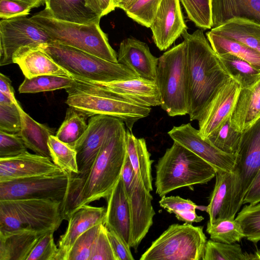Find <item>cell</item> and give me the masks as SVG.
I'll return each instance as SVG.
<instances>
[{
	"label": "cell",
	"instance_id": "8992f818",
	"mask_svg": "<svg viewBox=\"0 0 260 260\" xmlns=\"http://www.w3.org/2000/svg\"><path fill=\"white\" fill-rule=\"evenodd\" d=\"M30 18L52 41L118 62L117 54L110 46L100 23L85 24L59 20L45 9Z\"/></svg>",
	"mask_w": 260,
	"mask_h": 260
},
{
	"label": "cell",
	"instance_id": "f907efd6",
	"mask_svg": "<svg viewBox=\"0 0 260 260\" xmlns=\"http://www.w3.org/2000/svg\"><path fill=\"white\" fill-rule=\"evenodd\" d=\"M107 235L116 260L135 259L131 251L130 246L114 231L107 229Z\"/></svg>",
	"mask_w": 260,
	"mask_h": 260
},
{
	"label": "cell",
	"instance_id": "5b68a950",
	"mask_svg": "<svg viewBox=\"0 0 260 260\" xmlns=\"http://www.w3.org/2000/svg\"><path fill=\"white\" fill-rule=\"evenodd\" d=\"M39 47L75 79L108 82L138 78L121 63L105 60L57 42L52 41Z\"/></svg>",
	"mask_w": 260,
	"mask_h": 260
},
{
	"label": "cell",
	"instance_id": "d590c367",
	"mask_svg": "<svg viewBox=\"0 0 260 260\" xmlns=\"http://www.w3.org/2000/svg\"><path fill=\"white\" fill-rule=\"evenodd\" d=\"M202 260H252V253L243 252L238 244L207 240Z\"/></svg>",
	"mask_w": 260,
	"mask_h": 260
},
{
	"label": "cell",
	"instance_id": "277c9868",
	"mask_svg": "<svg viewBox=\"0 0 260 260\" xmlns=\"http://www.w3.org/2000/svg\"><path fill=\"white\" fill-rule=\"evenodd\" d=\"M74 79L72 86L66 89V103L88 117L95 115L112 116L122 121L132 131L134 124L150 113L151 107L123 100L93 82Z\"/></svg>",
	"mask_w": 260,
	"mask_h": 260
},
{
	"label": "cell",
	"instance_id": "4fadbf2b",
	"mask_svg": "<svg viewBox=\"0 0 260 260\" xmlns=\"http://www.w3.org/2000/svg\"><path fill=\"white\" fill-rule=\"evenodd\" d=\"M123 124L121 120L110 116L95 115L90 117L86 131L74 148L79 172L69 173L67 192L87 176L108 135Z\"/></svg>",
	"mask_w": 260,
	"mask_h": 260
},
{
	"label": "cell",
	"instance_id": "1f68e13d",
	"mask_svg": "<svg viewBox=\"0 0 260 260\" xmlns=\"http://www.w3.org/2000/svg\"><path fill=\"white\" fill-rule=\"evenodd\" d=\"M206 37L217 55L230 54L243 59L260 69V53L232 38L217 34L211 29Z\"/></svg>",
	"mask_w": 260,
	"mask_h": 260
},
{
	"label": "cell",
	"instance_id": "4dcf8cb0",
	"mask_svg": "<svg viewBox=\"0 0 260 260\" xmlns=\"http://www.w3.org/2000/svg\"><path fill=\"white\" fill-rule=\"evenodd\" d=\"M211 30L239 41L260 53V23L258 22L244 18H234Z\"/></svg>",
	"mask_w": 260,
	"mask_h": 260
},
{
	"label": "cell",
	"instance_id": "f1b7e54d",
	"mask_svg": "<svg viewBox=\"0 0 260 260\" xmlns=\"http://www.w3.org/2000/svg\"><path fill=\"white\" fill-rule=\"evenodd\" d=\"M126 152L134 171L145 188L153 190L151 165L153 160L144 138H138L132 131L126 129Z\"/></svg>",
	"mask_w": 260,
	"mask_h": 260
},
{
	"label": "cell",
	"instance_id": "7402d4cb",
	"mask_svg": "<svg viewBox=\"0 0 260 260\" xmlns=\"http://www.w3.org/2000/svg\"><path fill=\"white\" fill-rule=\"evenodd\" d=\"M106 200L105 225L114 231L131 247V213L121 176Z\"/></svg>",
	"mask_w": 260,
	"mask_h": 260
},
{
	"label": "cell",
	"instance_id": "484cf974",
	"mask_svg": "<svg viewBox=\"0 0 260 260\" xmlns=\"http://www.w3.org/2000/svg\"><path fill=\"white\" fill-rule=\"evenodd\" d=\"M260 118V79L241 88L231 117L233 127L242 133Z\"/></svg>",
	"mask_w": 260,
	"mask_h": 260
},
{
	"label": "cell",
	"instance_id": "4316f807",
	"mask_svg": "<svg viewBox=\"0 0 260 260\" xmlns=\"http://www.w3.org/2000/svg\"><path fill=\"white\" fill-rule=\"evenodd\" d=\"M238 17L260 23V0H212V28Z\"/></svg>",
	"mask_w": 260,
	"mask_h": 260
},
{
	"label": "cell",
	"instance_id": "db71d44e",
	"mask_svg": "<svg viewBox=\"0 0 260 260\" xmlns=\"http://www.w3.org/2000/svg\"><path fill=\"white\" fill-rule=\"evenodd\" d=\"M0 91L8 95L14 102L16 100L11 80L1 73H0Z\"/></svg>",
	"mask_w": 260,
	"mask_h": 260
},
{
	"label": "cell",
	"instance_id": "8d00e7d4",
	"mask_svg": "<svg viewBox=\"0 0 260 260\" xmlns=\"http://www.w3.org/2000/svg\"><path fill=\"white\" fill-rule=\"evenodd\" d=\"M48 145L52 161L62 170L71 174H78L76 152L55 136H50Z\"/></svg>",
	"mask_w": 260,
	"mask_h": 260
},
{
	"label": "cell",
	"instance_id": "d4e9b609",
	"mask_svg": "<svg viewBox=\"0 0 260 260\" xmlns=\"http://www.w3.org/2000/svg\"><path fill=\"white\" fill-rule=\"evenodd\" d=\"M47 232L26 229L0 231V260H26L37 242Z\"/></svg>",
	"mask_w": 260,
	"mask_h": 260
},
{
	"label": "cell",
	"instance_id": "680465c9",
	"mask_svg": "<svg viewBox=\"0 0 260 260\" xmlns=\"http://www.w3.org/2000/svg\"><path fill=\"white\" fill-rule=\"evenodd\" d=\"M14 102L8 95L0 91V104H10Z\"/></svg>",
	"mask_w": 260,
	"mask_h": 260
},
{
	"label": "cell",
	"instance_id": "c3c4849f",
	"mask_svg": "<svg viewBox=\"0 0 260 260\" xmlns=\"http://www.w3.org/2000/svg\"><path fill=\"white\" fill-rule=\"evenodd\" d=\"M32 8L27 4L15 0H0V17L8 19L26 16Z\"/></svg>",
	"mask_w": 260,
	"mask_h": 260
},
{
	"label": "cell",
	"instance_id": "7dc6e473",
	"mask_svg": "<svg viewBox=\"0 0 260 260\" xmlns=\"http://www.w3.org/2000/svg\"><path fill=\"white\" fill-rule=\"evenodd\" d=\"M89 260H116L104 223L93 244Z\"/></svg>",
	"mask_w": 260,
	"mask_h": 260
},
{
	"label": "cell",
	"instance_id": "d6986e66",
	"mask_svg": "<svg viewBox=\"0 0 260 260\" xmlns=\"http://www.w3.org/2000/svg\"><path fill=\"white\" fill-rule=\"evenodd\" d=\"M92 82L119 98L137 105L150 107L161 105L160 93L155 81L138 77L108 82Z\"/></svg>",
	"mask_w": 260,
	"mask_h": 260
},
{
	"label": "cell",
	"instance_id": "e575fe53",
	"mask_svg": "<svg viewBox=\"0 0 260 260\" xmlns=\"http://www.w3.org/2000/svg\"><path fill=\"white\" fill-rule=\"evenodd\" d=\"M75 79L66 76L43 75L31 78L25 77L18 91L21 93H38L67 89L72 86Z\"/></svg>",
	"mask_w": 260,
	"mask_h": 260
},
{
	"label": "cell",
	"instance_id": "9c48e42d",
	"mask_svg": "<svg viewBox=\"0 0 260 260\" xmlns=\"http://www.w3.org/2000/svg\"><path fill=\"white\" fill-rule=\"evenodd\" d=\"M207 241L203 226L173 224L152 242L140 260H202Z\"/></svg>",
	"mask_w": 260,
	"mask_h": 260
},
{
	"label": "cell",
	"instance_id": "9a60e30c",
	"mask_svg": "<svg viewBox=\"0 0 260 260\" xmlns=\"http://www.w3.org/2000/svg\"><path fill=\"white\" fill-rule=\"evenodd\" d=\"M168 134L174 142L205 160L216 171L232 172L236 155L222 152L208 140L202 138L199 130L194 128L190 123L173 126Z\"/></svg>",
	"mask_w": 260,
	"mask_h": 260
},
{
	"label": "cell",
	"instance_id": "7a4b0ae2",
	"mask_svg": "<svg viewBox=\"0 0 260 260\" xmlns=\"http://www.w3.org/2000/svg\"><path fill=\"white\" fill-rule=\"evenodd\" d=\"M185 45L188 114L198 120L219 89L230 76L212 48L202 29L182 34Z\"/></svg>",
	"mask_w": 260,
	"mask_h": 260
},
{
	"label": "cell",
	"instance_id": "ba28073f",
	"mask_svg": "<svg viewBox=\"0 0 260 260\" xmlns=\"http://www.w3.org/2000/svg\"><path fill=\"white\" fill-rule=\"evenodd\" d=\"M62 203L50 200L0 201V231L26 229L38 232L57 230L63 219Z\"/></svg>",
	"mask_w": 260,
	"mask_h": 260
},
{
	"label": "cell",
	"instance_id": "30bf717a",
	"mask_svg": "<svg viewBox=\"0 0 260 260\" xmlns=\"http://www.w3.org/2000/svg\"><path fill=\"white\" fill-rule=\"evenodd\" d=\"M232 172L230 218L234 219L244 196L260 169V118L242 133Z\"/></svg>",
	"mask_w": 260,
	"mask_h": 260
},
{
	"label": "cell",
	"instance_id": "52a82bcc",
	"mask_svg": "<svg viewBox=\"0 0 260 260\" xmlns=\"http://www.w3.org/2000/svg\"><path fill=\"white\" fill-rule=\"evenodd\" d=\"M155 83L161 108L171 117L188 114L186 53L184 42L158 58Z\"/></svg>",
	"mask_w": 260,
	"mask_h": 260
},
{
	"label": "cell",
	"instance_id": "44dd1931",
	"mask_svg": "<svg viewBox=\"0 0 260 260\" xmlns=\"http://www.w3.org/2000/svg\"><path fill=\"white\" fill-rule=\"evenodd\" d=\"M117 60L138 77L155 80L158 58L152 55L146 43L135 38L124 39L119 45Z\"/></svg>",
	"mask_w": 260,
	"mask_h": 260
},
{
	"label": "cell",
	"instance_id": "7bdbcfd3",
	"mask_svg": "<svg viewBox=\"0 0 260 260\" xmlns=\"http://www.w3.org/2000/svg\"><path fill=\"white\" fill-rule=\"evenodd\" d=\"M102 224L93 226L76 240L70 252L68 260H89L92 247L100 232Z\"/></svg>",
	"mask_w": 260,
	"mask_h": 260
},
{
	"label": "cell",
	"instance_id": "5bb4252c",
	"mask_svg": "<svg viewBox=\"0 0 260 260\" xmlns=\"http://www.w3.org/2000/svg\"><path fill=\"white\" fill-rule=\"evenodd\" d=\"M52 41L30 18L21 16L2 19L0 21V66L13 63L14 53L22 47H39Z\"/></svg>",
	"mask_w": 260,
	"mask_h": 260
},
{
	"label": "cell",
	"instance_id": "3957f363",
	"mask_svg": "<svg viewBox=\"0 0 260 260\" xmlns=\"http://www.w3.org/2000/svg\"><path fill=\"white\" fill-rule=\"evenodd\" d=\"M216 172L205 160L174 142L155 165L156 193L162 198L178 188L206 184Z\"/></svg>",
	"mask_w": 260,
	"mask_h": 260
},
{
	"label": "cell",
	"instance_id": "f35d334b",
	"mask_svg": "<svg viewBox=\"0 0 260 260\" xmlns=\"http://www.w3.org/2000/svg\"><path fill=\"white\" fill-rule=\"evenodd\" d=\"M242 133L232 125L231 117L211 134L207 139L213 146L226 153L235 154L237 152Z\"/></svg>",
	"mask_w": 260,
	"mask_h": 260
},
{
	"label": "cell",
	"instance_id": "2e32d148",
	"mask_svg": "<svg viewBox=\"0 0 260 260\" xmlns=\"http://www.w3.org/2000/svg\"><path fill=\"white\" fill-rule=\"evenodd\" d=\"M241 88L231 78L217 92L198 120L202 138L207 139L231 117Z\"/></svg>",
	"mask_w": 260,
	"mask_h": 260
},
{
	"label": "cell",
	"instance_id": "ac0fdd59",
	"mask_svg": "<svg viewBox=\"0 0 260 260\" xmlns=\"http://www.w3.org/2000/svg\"><path fill=\"white\" fill-rule=\"evenodd\" d=\"M64 171L51 158L27 151L16 156L0 158V182Z\"/></svg>",
	"mask_w": 260,
	"mask_h": 260
},
{
	"label": "cell",
	"instance_id": "e0dca14e",
	"mask_svg": "<svg viewBox=\"0 0 260 260\" xmlns=\"http://www.w3.org/2000/svg\"><path fill=\"white\" fill-rule=\"evenodd\" d=\"M152 39L160 50L168 49L187 30L179 0H161L150 27Z\"/></svg>",
	"mask_w": 260,
	"mask_h": 260
},
{
	"label": "cell",
	"instance_id": "7c38bea8",
	"mask_svg": "<svg viewBox=\"0 0 260 260\" xmlns=\"http://www.w3.org/2000/svg\"><path fill=\"white\" fill-rule=\"evenodd\" d=\"M121 177L131 213V247L136 251L153 224L155 214L152 204L153 197L136 175L127 154Z\"/></svg>",
	"mask_w": 260,
	"mask_h": 260
},
{
	"label": "cell",
	"instance_id": "6da1fadb",
	"mask_svg": "<svg viewBox=\"0 0 260 260\" xmlns=\"http://www.w3.org/2000/svg\"><path fill=\"white\" fill-rule=\"evenodd\" d=\"M125 124L111 131L106 137L87 176L68 191L62 204L63 220L81 206L107 199L121 176L127 152Z\"/></svg>",
	"mask_w": 260,
	"mask_h": 260
},
{
	"label": "cell",
	"instance_id": "f5cc1de1",
	"mask_svg": "<svg viewBox=\"0 0 260 260\" xmlns=\"http://www.w3.org/2000/svg\"><path fill=\"white\" fill-rule=\"evenodd\" d=\"M178 220L185 222V223L192 224L193 222H199L204 219L202 216L198 215L196 210H187L175 213Z\"/></svg>",
	"mask_w": 260,
	"mask_h": 260
},
{
	"label": "cell",
	"instance_id": "9f6ffc18",
	"mask_svg": "<svg viewBox=\"0 0 260 260\" xmlns=\"http://www.w3.org/2000/svg\"><path fill=\"white\" fill-rule=\"evenodd\" d=\"M27 4L32 8H36L45 3L46 0H15Z\"/></svg>",
	"mask_w": 260,
	"mask_h": 260
},
{
	"label": "cell",
	"instance_id": "74e56055",
	"mask_svg": "<svg viewBox=\"0 0 260 260\" xmlns=\"http://www.w3.org/2000/svg\"><path fill=\"white\" fill-rule=\"evenodd\" d=\"M206 232L211 240L224 243H236L245 238L240 224L235 219H224L212 224L207 222Z\"/></svg>",
	"mask_w": 260,
	"mask_h": 260
},
{
	"label": "cell",
	"instance_id": "11a10c76",
	"mask_svg": "<svg viewBox=\"0 0 260 260\" xmlns=\"http://www.w3.org/2000/svg\"><path fill=\"white\" fill-rule=\"evenodd\" d=\"M94 1L101 10L103 16L115 9L114 0H94Z\"/></svg>",
	"mask_w": 260,
	"mask_h": 260
},
{
	"label": "cell",
	"instance_id": "8fae6325",
	"mask_svg": "<svg viewBox=\"0 0 260 260\" xmlns=\"http://www.w3.org/2000/svg\"><path fill=\"white\" fill-rule=\"evenodd\" d=\"M69 180L70 174L65 171L59 174L2 182L0 201L50 200L63 203L68 190Z\"/></svg>",
	"mask_w": 260,
	"mask_h": 260
},
{
	"label": "cell",
	"instance_id": "6f0895ef",
	"mask_svg": "<svg viewBox=\"0 0 260 260\" xmlns=\"http://www.w3.org/2000/svg\"><path fill=\"white\" fill-rule=\"evenodd\" d=\"M137 0H122L115 5V8H120L124 11Z\"/></svg>",
	"mask_w": 260,
	"mask_h": 260
},
{
	"label": "cell",
	"instance_id": "d6a6232c",
	"mask_svg": "<svg viewBox=\"0 0 260 260\" xmlns=\"http://www.w3.org/2000/svg\"><path fill=\"white\" fill-rule=\"evenodd\" d=\"M217 56L231 78L242 88L250 86L260 79V69L247 61L228 53Z\"/></svg>",
	"mask_w": 260,
	"mask_h": 260
},
{
	"label": "cell",
	"instance_id": "b9f144b4",
	"mask_svg": "<svg viewBox=\"0 0 260 260\" xmlns=\"http://www.w3.org/2000/svg\"><path fill=\"white\" fill-rule=\"evenodd\" d=\"M161 0H137L125 11L128 17L146 27L151 26Z\"/></svg>",
	"mask_w": 260,
	"mask_h": 260
},
{
	"label": "cell",
	"instance_id": "60d3db41",
	"mask_svg": "<svg viewBox=\"0 0 260 260\" xmlns=\"http://www.w3.org/2000/svg\"><path fill=\"white\" fill-rule=\"evenodd\" d=\"M189 19L203 30L213 27L212 0H179Z\"/></svg>",
	"mask_w": 260,
	"mask_h": 260
},
{
	"label": "cell",
	"instance_id": "91938a15",
	"mask_svg": "<svg viewBox=\"0 0 260 260\" xmlns=\"http://www.w3.org/2000/svg\"><path fill=\"white\" fill-rule=\"evenodd\" d=\"M260 260V250H257L254 253H252V260Z\"/></svg>",
	"mask_w": 260,
	"mask_h": 260
},
{
	"label": "cell",
	"instance_id": "94428289",
	"mask_svg": "<svg viewBox=\"0 0 260 260\" xmlns=\"http://www.w3.org/2000/svg\"><path fill=\"white\" fill-rule=\"evenodd\" d=\"M121 1H122V0H114V4L115 7L116 4H117L118 2H120Z\"/></svg>",
	"mask_w": 260,
	"mask_h": 260
},
{
	"label": "cell",
	"instance_id": "816d5d0a",
	"mask_svg": "<svg viewBox=\"0 0 260 260\" xmlns=\"http://www.w3.org/2000/svg\"><path fill=\"white\" fill-rule=\"evenodd\" d=\"M260 202V169L247 191L243 204H254Z\"/></svg>",
	"mask_w": 260,
	"mask_h": 260
},
{
	"label": "cell",
	"instance_id": "681fc988",
	"mask_svg": "<svg viewBox=\"0 0 260 260\" xmlns=\"http://www.w3.org/2000/svg\"><path fill=\"white\" fill-rule=\"evenodd\" d=\"M159 205L170 213H176L187 210H196L198 206L191 200L179 196H164L159 201Z\"/></svg>",
	"mask_w": 260,
	"mask_h": 260
},
{
	"label": "cell",
	"instance_id": "f6af8a7d",
	"mask_svg": "<svg viewBox=\"0 0 260 260\" xmlns=\"http://www.w3.org/2000/svg\"><path fill=\"white\" fill-rule=\"evenodd\" d=\"M17 100L12 104H0V131L18 134L21 128L20 112Z\"/></svg>",
	"mask_w": 260,
	"mask_h": 260
},
{
	"label": "cell",
	"instance_id": "603a6c76",
	"mask_svg": "<svg viewBox=\"0 0 260 260\" xmlns=\"http://www.w3.org/2000/svg\"><path fill=\"white\" fill-rule=\"evenodd\" d=\"M45 9L59 20L77 23H100L102 13L94 0H46Z\"/></svg>",
	"mask_w": 260,
	"mask_h": 260
},
{
	"label": "cell",
	"instance_id": "bcb514c9",
	"mask_svg": "<svg viewBox=\"0 0 260 260\" xmlns=\"http://www.w3.org/2000/svg\"><path fill=\"white\" fill-rule=\"evenodd\" d=\"M27 148L18 134L0 131V158L17 156L27 151Z\"/></svg>",
	"mask_w": 260,
	"mask_h": 260
},
{
	"label": "cell",
	"instance_id": "836d02e7",
	"mask_svg": "<svg viewBox=\"0 0 260 260\" xmlns=\"http://www.w3.org/2000/svg\"><path fill=\"white\" fill-rule=\"evenodd\" d=\"M87 118L82 112L69 106L64 120L55 136L61 142L74 149L76 143L87 128Z\"/></svg>",
	"mask_w": 260,
	"mask_h": 260
},
{
	"label": "cell",
	"instance_id": "ab89813d",
	"mask_svg": "<svg viewBox=\"0 0 260 260\" xmlns=\"http://www.w3.org/2000/svg\"><path fill=\"white\" fill-rule=\"evenodd\" d=\"M235 219L240 224L245 238L254 243L260 241V202L245 205Z\"/></svg>",
	"mask_w": 260,
	"mask_h": 260
},
{
	"label": "cell",
	"instance_id": "ffe728a7",
	"mask_svg": "<svg viewBox=\"0 0 260 260\" xmlns=\"http://www.w3.org/2000/svg\"><path fill=\"white\" fill-rule=\"evenodd\" d=\"M106 209L88 205L81 206L68 219L65 233L58 241V260H68L70 252L76 240L93 226L105 223Z\"/></svg>",
	"mask_w": 260,
	"mask_h": 260
},
{
	"label": "cell",
	"instance_id": "f546056e",
	"mask_svg": "<svg viewBox=\"0 0 260 260\" xmlns=\"http://www.w3.org/2000/svg\"><path fill=\"white\" fill-rule=\"evenodd\" d=\"M17 105L21 118V128L18 135L25 146L37 154L51 158L48 142L50 136L54 135V132L32 119L24 111L18 102Z\"/></svg>",
	"mask_w": 260,
	"mask_h": 260
},
{
	"label": "cell",
	"instance_id": "cb8c5ba5",
	"mask_svg": "<svg viewBox=\"0 0 260 260\" xmlns=\"http://www.w3.org/2000/svg\"><path fill=\"white\" fill-rule=\"evenodd\" d=\"M13 63H17L25 77L31 78L43 75H54L72 78L39 47H23L16 51Z\"/></svg>",
	"mask_w": 260,
	"mask_h": 260
},
{
	"label": "cell",
	"instance_id": "ee69618b",
	"mask_svg": "<svg viewBox=\"0 0 260 260\" xmlns=\"http://www.w3.org/2000/svg\"><path fill=\"white\" fill-rule=\"evenodd\" d=\"M54 232L49 231L39 240L26 260H58L59 250L54 242Z\"/></svg>",
	"mask_w": 260,
	"mask_h": 260
},
{
	"label": "cell",
	"instance_id": "83f0119b",
	"mask_svg": "<svg viewBox=\"0 0 260 260\" xmlns=\"http://www.w3.org/2000/svg\"><path fill=\"white\" fill-rule=\"evenodd\" d=\"M214 187L206 208L209 216L208 223L211 224L222 220L231 219L232 172L216 171Z\"/></svg>",
	"mask_w": 260,
	"mask_h": 260
}]
</instances>
